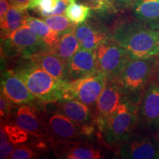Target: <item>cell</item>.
Wrapping results in <instances>:
<instances>
[{"label":"cell","mask_w":159,"mask_h":159,"mask_svg":"<svg viewBox=\"0 0 159 159\" xmlns=\"http://www.w3.org/2000/svg\"><path fill=\"white\" fill-rule=\"evenodd\" d=\"M75 27L60 35L56 44L50 50L64 61L66 65L71 57L81 49L80 43L75 34Z\"/></svg>","instance_id":"d6986e66"},{"label":"cell","mask_w":159,"mask_h":159,"mask_svg":"<svg viewBox=\"0 0 159 159\" xmlns=\"http://www.w3.org/2000/svg\"><path fill=\"white\" fill-rule=\"evenodd\" d=\"M134 15L149 27L159 30V0H137Z\"/></svg>","instance_id":"ffe728a7"},{"label":"cell","mask_w":159,"mask_h":159,"mask_svg":"<svg viewBox=\"0 0 159 159\" xmlns=\"http://www.w3.org/2000/svg\"><path fill=\"white\" fill-rule=\"evenodd\" d=\"M26 58H28L31 62L39 66L55 78L61 80H66V63L52 52H42Z\"/></svg>","instance_id":"ac0fdd59"},{"label":"cell","mask_w":159,"mask_h":159,"mask_svg":"<svg viewBox=\"0 0 159 159\" xmlns=\"http://www.w3.org/2000/svg\"><path fill=\"white\" fill-rule=\"evenodd\" d=\"M28 16L27 10L11 5L5 17L0 20L1 34L11 33L25 25L26 20Z\"/></svg>","instance_id":"7402d4cb"},{"label":"cell","mask_w":159,"mask_h":159,"mask_svg":"<svg viewBox=\"0 0 159 159\" xmlns=\"http://www.w3.org/2000/svg\"><path fill=\"white\" fill-rule=\"evenodd\" d=\"M11 5L16 6L21 9L27 10L30 0H9Z\"/></svg>","instance_id":"d6a6232c"},{"label":"cell","mask_w":159,"mask_h":159,"mask_svg":"<svg viewBox=\"0 0 159 159\" xmlns=\"http://www.w3.org/2000/svg\"><path fill=\"white\" fill-rule=\"evenodd\" d=\"M43 21L52 30L56 31L60 35L69 30L74 28L76 26L75 24L71 22L66 16H63L62 14L52 15L45 17Z\"/></svg>","instance_id":"484cf974"},{"label":"cell","mask_w":159,"mask_h":159,"mask_svg":"<svg viewBox=\"0 0 159 159\" xmlns=\"http://www.w3.org/2000/svg\"><path fill=\"white\" fill-rule=\"evenodd\" d=\"M139 115L151 127L159 126V85L150 83L143 91L139 101Z\"/></svg>","instance_id":"9a60e30c"},{"label":"cell","mask_w":159,"mask_h":159,"mask_svg":"<svg viewBox=\"0 0 159 159\" xmlns=\"http://www.w3.org/2000/svg\"><path fill=\"white\" fill-rule=\"evenodd\" d=\"M158 69V63L153 57L130 58L116 79L124 91L126 98L132 102L134 96L140 99L143 91L151 83Z\"/></svg>","instance_id":"277c9868"},{"label":"cell","mask_w":159,"mask_h":159,"mask_svg":"<svg viewBox=\"0 0 159 159\" xmlns=\"http://www.w3.org/2000/svg\"><path fill=\"white\" fill-rule=\"evenodd\" d=\"M69 0H57V5L56 8L52 12V15H61L65 13L66 10L69 5Z\"/></svg>","instance_id":"4dcf8cb0"},{"label":"cell","mask_w":159,"mask_h":159,"mask_svg":"<svg viewBox=\"0 0 159 159\" xmlns=\"http://www.w3.org/2000/svg\"><path fill=\"white\" fill-rule=\"evenodd\" d=\"M8 137L9 142L14 144H20L25 143L28 139L29 133L18 126L14 123L7 122L1 124Z\"/></svg>","instance_id":"d4e9b609"},{"label":"cell","mask_w":159,"mask_h":159,"mask_svg":"<svg viewBox=\"0 0 159 159\" xmlns=\"http://www.w3.org/2000/svg\"><path fill=\"white\" fill-rule=\"evenodd\" d=\"M11 3L9 0H0V20L3 19L8 11Z\"/></svg>","instance_id":"1f68e13d"},{"label":"cell","mask_w":159,"mask_h":159,"mask_svg":"<svg viewBox=\"0 0 159 159\" xmlns=\"http://www.w3.org/2000/svg\"><path fill=\"white\" fill-rule=\"evenodd\" d=\"M117 154L122 158H156L159 156V146L154 139L132 135L117 149Z\"/></svg>","instance_id":"4fadbf2b"},{"label":"cell","mask_w":159,"mask_h":159,"mask_svg":"<svg viewBox=\"0 0 159 159\" xmlns=\"http://www.w3.org/2000/svg\"><path fill=\"white\" fill-rule=\"evenodd\" d=\"M45 123L47 138L51 144L84 142L85 137L78 125L57 110L52 103L45 104Z\"/></svg>","instance_id":"5b68a950"},{"label":"cell","mask_w":159,"mask_h":159,"mask_svg":"<svg viewBox=\"0 0 159 159\" xmlns=\"http://www.w3.org/2000/svg\"><path fill=\"white\" fill-rule=\"evenodd\" d=\"M65 16L75 25H81L91 16V7L75 2H71L66 10Z\"/></svg>","instance_id":"cb8c5ba5"},{"label":"cell","mask_w":159,"mask_h":159,"mask_svg":"<svg viewBox=\"0 0 159 159\" xmlns=\"http://www.w3.org/2000/svg\"><path fill=\"white\" fill-rule=\"evenodd\" d=\"M125 98H126L125 92L118 80L107 77L104 89L97 99L95 111L96 125L99 132Z\"/></svg>","instance_id":"30bf717a"},{"label":"cell","mask_w":159,"mask_h":159,"mask_svg":"<svg viewBox=\"0 0 159 159\" xmlns=\"http://www.w3.org/2000/svg\"><path fill=\"white\" fill-rule=\"evenodd\" d=\"M40 0H30V2L29 5H28V7L27 9H31V10H35L37 7L38 6V3Z\"/></svg>","instance_id":"836d02e7"},{"label":"cell","mask_w":159,"mask_h":159,"mask_svg":"<svg viewBox=\"0 0 159 159\" xmlns=\"http://www.w3.org/2000/svg\"><path fill=\"white\" fill-rule=\"evenodd\" d=\"M52 103L57 110L78 125L85 137L94 134L96 119L88 105L77 99H61Z\"/></svg>","instance_id":"8fae6325"},{"label":"cell","mask_w":159,"mask_h":159,"mask_svg":"<svg viewBox=\"0 0 159 159\" xmlns=\"http://www.w3.org/2000/svg\"><path fill=\"white\" fill-rule=\"evenodd\" d=\"M16 144H13L11 142H8L6 143L5 145L0 147V150H1V153H0V158L1 159H5V158H9L10 156L12 153L13 150H14Z\"/></svg>","instance_id":"f546056e"},{"label":"cell","mask_w":159,"mask_h":159,"mask_svg":"<svg viewBox=\"0 0 159 159\" xmlns=\"http://www.w3.org/2000/svg\"><path fill=\"white\" fill-rule=\"evenodd\" d=\"M138 121L139 108L135 103L125 98L105 122L99 134L105 144L117 150L132 136Z\"/></svg>","instance_id":"3957f363"},{"label":"cell","mask_w":159,"mask_h":159,"mask_svg":"<svg viewBox=\"0 0 159 159\" xmlns=\"http://www.w3.org/2000/svg\"><path fill=\"white\" fill-rule=\"evenodd\" d=\"M90 2L92 8L101 13L110 12L114 9L112 0H90Z\"/></svg>","instance_id":"f1b7e54d"},{"label":"cell","mask_w":159,"mask_h":159,"mask_svg":"<svg viewBox=\"0 0 159 159\" xmlns=\"http://www.w3.org/2000/svg\"><path fill=\"white\" fill-rule=\"evenodd\" d=\"M98 71L108 78H116L130 59L126 49L109 38L96 49Z\"/></svg>","instance_id":"ba28073f"},{"label":"cell","mask_w":159,"mask_h":159,"mask_svg":"<svg viewBox=\"0 0 159 159\" xmlns=\"http://www.w3.org/2000/svg\"><path fill=\"white\" fill-rule=\"evenodd\" d=\"M46 149L44 142L41 140L36 144H22L16 147L9 158L11 159H31L36 158Z\"/></svg>","instance_id":"603a6c76"},{"label":"cell","mask_w":159,"mask_h":159,"mask_svg":"<svg viewBox=\"0 0 159 159\" xmlns=\"http://www.w3.org/2000/svg\"><path fill=\"white\" fill-rule=\"evenodd\" d=\"M158 137H159V134H158Z\"/></svg>","instance_id":"8d00e7d4"},{"label":"cell","mask_w":159,"mask_h":159,"mask_svg":"<svg viewBox=\"0 0 159 159\" xmlns=\"http://www.w3.org/2000/svg\"><path fill=\"white\" fill-rule=\"evenodd\" d=\"M117 1L120 2H124V3H128L130 2H132L133 0H117Z\"/></svg>","instance_id":"e575fe53"},{"label":"cell","mask_w":159,"mask_h":159,"mask_svg":"<svg viewBox=\"0 0 159 159\" xmlns=\"http://www.w3.org/2000/svg\"><path fill=\"white\" fill-rule=\"evenodd\" d=\"M1 94L15 105L29 104L36 99L13 69H7L2 74Z\"/></svg>","instance_id":"7c38bea8"},{"label":"cell","mask_w":159,"mask_h":159,"mask_svg":"<svg viewBox=\"0 0 159 159\" xmlns=\"http://www.w3.org/2000/svg\"><path fill=\"white\" fill-rule=\"evenodd\" d=\"M55 155L66 159H99L102 158V151L85 142L57 143L52 144Z\"/></svg>","instance_id":"2e32d148"},{"label":"cell","mask_w":159,"mask_h":159,"mask_svg":"<svg viewBox=\"0 0 159 159\" xmlns=\"http://www.w3.org/2000/svg\"><path fill=\"white\" fill-rule=\"evenodd\" d=\"M68 82L83 78L98 71L96 51L81 48L71 57L66 65Z\"/></svg>","instance_id":"5bb4252c"},{"label":"cell","mask_w":159,"mask_h":159,"mask_svg":"<svg viewBox=\"0 0 159 159\" xmlns=\"http://www.w3.org/2000/svg\"><path fill=\"white\" fill-rule=\"evenodd\" d=\"M75 34L81 48L91 51L96 50L101 43L111 37L102 29L88 23L76 25Z\"/></svg>","instance_id":"e0dca14e"},{"label":"cell","mask_w":159,"mask_h":159,"mask_svg":"<svg viewBox=\"0 0 159 159\" xmlns=\"http://www.w3.org/2000/svg\"><path fill=\"white\" fill-rule=\"evenodd\" d=\"M25 25L30 27L39 35L40 39L48 47L49 51L55 47L57 41H58L59 33L52 30L43 20L29 16L26 20Z\"/></svg>","instance_id":"44dd1931"},{"label":"cell","mask_w":159,"mask_h":159,"mask_svg":"<svg viewBox=\"0 0 159 159\" xmlns=\"http://www.w3.org/2000/svg\"><path fill=\"white\" fill-rule=\"evenodd\" d=\"M11 122L41 140H48L45 123L44 107L35 103L15 105Z\"/></svg>","instance_id":"9c48e42d"},{"label":"cell","mask_w":159,"mask_h":159,"mask_svg":"<svg viewBox=\"0 0 159 159\" xmlns=\"http://www.w3.org/2000/svg\"><path fill=\"white\" fill-rule=\"evenodd\" d=\"M1 43L2 50L11 56L28 57L49 51L39 35L26 25L11 33L1 34Z\"/></svg>","instance_id":"8992f818"},{"label":"cell","mask_w":159,"mask_h":159,"mask_svg":"<svg viewBox=\"0 0 159 159\" xmlns=\"http://www.w3.org/2000/svg\"><path fill=\"white\" fill-rule=\"evenodd\" d=\"M57 0H40L35 10L43 18L50 16L56 8Z\"/></svg>","instance_id":"83f0119b"},{"label":"cell","mask_w":159,"mask_h":159,"mask_svg":"<svg viewBox=\"0 0 159 159\" xmlns=\"http://www.w3.org/2000/svg\"><path fill=\"white\" fill-rule=\"evenodd\" d=\"M22 58L25 62L13 71L22 80L38 102L47 104L63 99L68 81L55 78L28 58Z\"/></svg>","instance_id":"7a4b0ae2"},{"label":"cell","mask_w":159,"mask_h":159,"mask_svg":"<svg viewBox=\"0 0 159 159\" xmlns=\"http://www.w3.org/2000/svg\"><path fill=\"white\" fill-rule=\"evenodd\" d=\"M111 36L132 59L150 58L159 54V30L129 23L117 27Z\"/></svg>","instance_id":"6da1fadb"},{"label":"cell","mask_w":159,"mask_h":159,"mask_svg":"<svg viewBox=\"0 0 159 159\" xmlns=\"http://www.w3.org/2000/svg\"><path fill=\"white\" fill-rule=\"evenodd\" d=\"M14 105L11 101L8 100L3 94L0 96V116L1 123L11 122Z\"/></svg>","instance_id":"4316f807"},{"label":"cell","mask_w":159,"mask_h":159,"mask_svg":"<svg viewBox=\"0 0 159 159\" xmlns=\"http://www.w3.org/2000/svg\"><path fill=\"white\" fill-rule=\"evenodd\" d=\"M70 2H75V0H69Z\"/></svg>","instance_id":"d590c367"},{"label":"cell","mask_w":159,"mask_h":159,"mask_svg":"<svg viewBox=\"0 0 159 159\" xmlns=\"http://www.w3.org/2000/svg\"><path fill=\"white\" fill-rule=\"evenodd\" d=\"M107 81L106 75L101 71L69 82L63 99H77L88 105L95 116L97 99Z\"/></svg>","instance_id":"52a82bcc"}]
</instances>
